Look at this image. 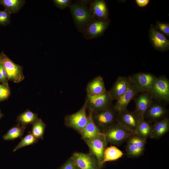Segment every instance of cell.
<instances>
[{
  "instance_id": "1",
  "label": "cell",
  "mask_w": 169,
  "mask_h": 169,
  "mask_svg": "<svg viewBox=\"0 0 169 169\" xmlns=\"http://www.w3.org/2000/svg\"><path fill=\"white\" fill-rule=\"evenodd\" d=\"M88 1H76L69 6L74 24L80 32L83 33L87 26L94 19L87 6Z\"/></svg>"
},
{
  "instance_id": "2",
  "label": "cell",
  "mask_w": 169,
  "mask_h": 169,
  "mask_svg": "<svg viewBox=\"0 0 169 169\" xmlns=\"http://www.w3.org/2000/svg\"><path fill=\"white\" fill-rule=\"evenodd\" d=\"M101 132L107 144L116 145L120 144L134 135L118 122L103 129Z\"/></svg>"
},
{
  "instance_id": "3",
  "label": "cell",
  "mask_w": 169,
  "mask_h": 169,
  "mask_svg": "<svg viewBox=\"0 0 169 169\" xmlns=\"http://www.w3.org/2000/svg\"><path fill=\"white\" fill-rule=\"evenodd\" d=\"M118 113L114 106L105 110L93 111L92 117L101 131L103 129L118 123Z\"/></svg>"
},
{
  "instance_id": "4",
  "label": "cell",
  "mask_w": 169,
  "mask_h": 169,
  "mask_svg": "<svg viewBox=\"0 0 169 169\" xmlns=\"http://www.w3.org/2000/svg\"><path fill=\"white\" fill-rule=\"evenodd\" d=\"M150 92L154 100L167 105L169 103V80L164 75L157 77Z\"/></svg>"
},
{
  "instance_id": "5",
  "label": "cell",
  "mask_w": 169,
  "mask_h": 169,
  "mask_svg": "<svg viewBox=\"0 0 169 169\" xmlns=\"http://www.w3.org/2000/svg\"><path fill=\"white\" fill-rule=\"evenodd\" d=\"M88 109L84 102L82 107L77 112L67 115L64 118V124L68 127L72 129L79 134L85 127L88 120L86 110Z\"/></svg>"
},
{
  "instance_id": "6",
  "label": "cell",
  "mask_w": 169,
  "mask_h": 169,
  "mask_svg": "<svg viewBox=\"0 0 169 169\" xmlns=\"http://www.w3.org/2000/svg\"><path fill=\"white\" fill-rule=\"evenodd\" d=\"M84 141L89 148V152L95 156L102 167L103 165V161L104 152L108 144L104 134L102 133Z\"/></svg>"
},
{
  "instance_id": "7",
  "label": "cell",
  "mask_w": 169,
  "mask_h": 169,
  "mask_svg": "<svg viewBox=\"0 0 169 169\" xmlns=\"http://www.w3.org/2000/svg\"><path fill=\"white\" fill-rule=\"evenodd\" d=\"M113 101L107 91L99 95L92 96L87 95L85 102L88 109L97 111L114 106Z\"/></svg>"
},
{
  "instance_id": "8",
  "label": "cell",
  "mask_w": 169,
  "mask_h": 169,
  "mask_svg": "<svg viewBox=\"0 0 169 169\" xmlns=\"http://www.w3.org/2000/svg\"><path fill=\"white\" fill-rule=\"evenodd\" d=\"M3 65L6 71L8 80L14 83L21 82L24 79L22 67L14 63L3 52L0 54Z\"/></svg>"
},
{
  "instance_id": "9",
  "label": "cell",
  "mask_w": 169,
  "mask_h": 169,
  "mask_svg": "<svg viewBox=\"0 0 169 169\" xmlns=\"http://www.w3.org/2000/svg\"><path fill=\"white\" fill-rule=\"evenodd\" d=\"M166 106L162 103L153 100L145 112L144 119L151 123L168 117V111Z\"/></svg>"
},
{
  "instance_id": "10",
  "label": "cell",
  "mask_w": 169,
  "mask_h": 169,
  "mask_svg": "<svg viewBox=\"0 0 169 169\" xmlns=\"http://www.w3.org/2000/svg\"><path fill=\"white\" fill-rule=\"evenodd\" d=\"M131 82L134 84L139 92L150 91L157 77L151 73L139 72L129 76Z\"/></svg>"
},
{
  "instance_id": "11",
  "label": "cell",
  "mask_w": 169,
  "mask_h": 169,
  "mask_svg": "<svg viewBox=\"0 0 169 169\" xmlns=\"http://www.w3.org/2000/svg\"><path fill=\"white\" fill-rule=\"evenodd\" d=\"M143 119L135 111H130L127 109L118 113V122L128 131L135 135L137 127Z\"/></svg>"
},
{
  "instance_id": "12",
  "label": "cell",
  "mask_w": 169,
  "mask_h": 169,
  "mask_svg": "<svg viewBox=\"0 0 169 169\" xmlns=\"http://www.w3.org/2000/svg\"><path fill=\"white\" fill-rule=\"evenodd\" d=\"M76 166L80 169H101L95 156L90 152H75L72 156Z\"/></svg>"
},
{
  "instance_id": "13",
  "label": "cell",
  "mask_w": 169,
  "mask_h": 169,
  "mask_svg": "<svg viewBox=\"0 0 169 169\" xmlns=\"http://www.w3.org/2000/svg\"><path fill=\"white\" fill-rule=\"evenodd\" d=\"M110 22L109 19L105 21L93 20L87 26L82 33L87 40L100 37L105 32Z\"/></svg>"
},
{
  "instance_id": "14",
  "label": "cell",
  "mask_w": 169,
  "mask_h": 169,
  "mask_svg": "<svg viewBox=\"0 0 169 169\" xmlns=\"http://www.w3.org/2000/svg\"><path fill=\"white\" fill-rule=\"evenodd\" d=\"M149 37L151 44L156 49L161 51L169 49V40L152 24L149 31Z\"/></svg>"
},
{
  "instance_id": "15",
  "label": "cell",
  "mask_w": 169,
  "mask_h": 169,
  "mask_svg": "<svg viewBox=\"0 0 169 169\" xmlns=\"http://www.w3.org/2000/svg\"><path fill=\"white\" fill-rule=\"evenodd\" d=\"M131 83L129 76L118 77L110 89L108 91L111 99L113 101L119 98L127 91Z\"/></svg>"
},
{
  "instance_id": "16",
  "label": "cell",
  "mask_w": 169,
  "mask_h": 169,
  "mask_svg": "<svg viewBox=\"0 0 169 169\" xmlns=\"http://www.w3.org/2000/svg\"><path fill=\"white\" fill-rule=\"evenodd\" d=\"M135 84L131 82L127 91L119 98L116 100L114 108L118 113L127 109L130 102L139 92Z\"/></svg>"
},
{
  "instance_id": "17",
  "label": "cell",
  "mask_w": 169,
  "mask_h": 169,
  "mask_svg": "<svg viewBox=\"0 0 169 169\" xmlns=\"http://www.w3.org/2000/svg\"><path fill=\"white\" fill-rule=\"evenodd\" d=\"M89 8L94 20L105 21L109 19V11L105 1L95 0L90 1Z\"/></svg>"
},
{
  "instance_id": "18",
  "label": "cell",
  "mask_w": 169,
  "mask_h": 169,
  "mask_svg": "<svg viewBox=\"0 0 169 169\" xmlns=\"http://www.w3.org/2000/svg\"><path fill=\"white\" fill-rule=\"evenodd\" d=\"M133 100L136 105L135 111L143 118L145 112L153 101L150 92H139L135 96Z\"/></svg>"
},
{
  "instance_id": "19",
  "label": "cell",
  "mask_w": 169,
  "mask_h": 169,
  "mask_svg": "<svg viewBox=\"0 0 169 169\" xmlns=\"http://www.w3.org/2000/svg\"><path fill=\"white\" fill-rule=\"evenodd\" d=\"M92 113V110L88 109L87 123L80 134L84 141L91 138L102 133L94 121Z\"/></svg>"
},
{
  "instance_id": "20",
  "label": "cell",
  "mask_w": 169,
  "mask_h": 169,
  "mask_svg": "<svg viewBox=\"0 0 169 169\" xmlns=\"http://www.w3.org/2000/svg\"><path fill=\"white\" fill-rule=\"evenodd\" d=\"M86 90L87 95L90 96L100 95L107 91L103 79L100 75L96 76L89 81Z\"/></svg>"
},
{
  "instance_id": "21",
  "label": "cell",
  "mask_w": 169,
  "mask_h": 169,
  "mask_svg": "<svg viewBox=\"0 0 169 169\" xmlns=\"http://www.w3.org/2000/svg\"><path fill=\"white\" fill-rule=\"evenodd\" d=\"M169 130V119L167 117L154 123L152 125L149 137L158 139Z\"/></svg>"
},
{
  "instance_id": "22",
  "label": "cell",
  "mask_w": 169,
  "mask_h": 169,
  "mask_svg": "<svg viewBox=\"0 0 169 169\" xmlns=\"http://www.w3.org/2000/svg\"><path fill=\"white\" fill-rule=\"evenodd\" d=\"M123 155V152L115 146L107 147L104 152L103 164L117 160Z\"/></svg>"
},
{
  "instance_id": "23",
  "label": "cell",
  "mask_w": 169,
  "mask_h": 169,
  "mask_svg": "<svg viewBox=\"0 0 169 169\" xmlns=\"http://www.w3.org/2000/svg\"><path fill=\"white\" fill-rule=\"evenodd\" d=\"M37 114L27 110L19 115L17 117L16 121L23 126L29 124H33L38 119Z\"/></svg>"
},
{
  "instance_id": "24",
  "label": "cell",
  "mask_w": 169,
  "mask_h": 169,
  "mask_svg": "<svg viewBox=\"0 0 169 169\" xmlns=\"http://www.w3.org/2000/svg\"><path fill=\"white\" fill-rule=\"evenodd\" d=\"M19 124L12 127L3 136V140L6 141L13 140L18 138H21L26 128Z\"/></svg>"
},
{
  "instance_id": "25",
  "label": "cell",
  "mask_w": 169,
  "mask_h": 169,
  "mask_svg": "<svg viewBox=\"0 0 169 169\" xmlns=\"http://www.w3.org/2000/svg\"><path fill=\"white\" fill-rule=\"evenodd\" d=\"M151 127L150 123L142 119L137 127L135 135L146 141L150 137Z\"/></svg>"
},
{
  "instance_id": "26",
  "label": "cell",
  "mask_w": 169,
  "mask_h": 169,
  "mask_svg": "<svg viewBox=\"0 0 169 169\" xmlns=\"http://www.w3.org/2000/svg\"><path fill=\"white\" fill-rule=\"evenodd\" d=\"M24 3L25 1L22 0H0V4L3 5L11 14L18 12Z\"/></svg>"
},
{
  "instance_id": "27",
  "label": "cell",
  "mask_w": 169,
  "mask_h": 169,
  "mask_svg": "<svg viewBox=\"0 0 169 169\" xmlns=\"http://www.w3.org/2000/svg\"><path fill=\"white\" fill-rule=\"evenodd\" d=\"M46 125L41 119H38L33 124L30 132L38 139H43V136Z\"/></svg>"
},
{
  "instance_id": "28",
  "label": "cell",
  "mask_w": 169,
  "mask_h": 169,
  "mask_svg": "<svg viewBox=\"0 0 169 169\" xmlns=\"http://www.w3.org/2000/svg\"><path fill=\"white\" fill-rule=\"evenodd\" d=\"M38 140V139L35 137L30 131L27 135L22 138L21 141L13 149V152H14L23 147L35 144Z\"/></svg>"
},
{
  "instance_id": "29",
  "label": "cell",
  "mask_w": 169,
  "mask_h": 169,
  "mask_svg": "<svg viewBox=\"0 0 169 169\" xmlns=\"http://www.w3.org/2000/svg\"><path fill=\"white\" fill-rule=\"evenodd\" d=\"M144 148L137 147L127 143L126 148L127 156L130 158L139 157L142 154Z\"/></svg>"
},
{
  "instance_id": "30",
  "label": "cell",
  "mask_w": 169,
  "mask_h": 169,
  "mask_svg": "<svg viewBox=\"0 0 169 169\" xmlns=\"http://www.w3.org/2000/svg\"><path fill=\"white\" fill-rule=\"evenodd\" d=\"M127 143L137 147H145L146 140L136 135H134L128 139Z\"/></svg>"
},
{
  "instance_id": "31",
  "label": "cell",
  "mask_w": 169,
  "mask_h": 169,
  "mask_svg": "<svg viewBox=\"0 0 169 169\" xmlns=\"http://www.w3.org/2000/svg\"><path fill=\"white\" fill-rule=\"evenodd\" d=\"M11 13L7 10H0V25L5 26L10 22Z\"/></svg>"
},
{
  "instance_id": "32",
  "label": "cell",
  "mask_w": 169,
  "mask_h": 169,
  "mask_svg": "<svg viewBox=\"0 0 169 169\" xmlns=\"http://www.w3.org/2000/svg\"><path fill=\"white\" fill-rule=\"evenodd\" d=\"M10 93L8 84H0V102L7 99Z\"/></svg>"
},
{
  "instance_id": "33",
  "label": "cell",
  "mask_w": 169,
  "mask_h": 169,
  "mask_svg": "<svg viewBox=\"0 0 169 169\" xmlns=\"http://www.w3.org/2000/svg\"><path fill=\"white\" fill-rule=\"evenodd\" d=\"M155 27L159 31L165 35L169 36V24L168 23L157 21Z\"/></svg>"
},
{
  "instance_id": "34",
  "label": "cell",
  "mask_w": 169,
  "mask_h": 169,
  "mask_svg": "<svg viewBox=\"0 0 169 169\" xmlns=\"http://www.w3.org/2000/svg\"><path fill=\"white\" fill-rule=\"evenodd\" d=\"M53 1L56 7L62 9L69 7L72 4L70 0H54Z\"/></svg>"
},
{
  "instance_id": "35",
  "label": "cell",
  "mask_w": 169,
  "mask_h": 169,
  "mask_svg": "<svg viewBox=\"0 0 169 169\" xmlns=\"http://www.w3.org/2000/svg\"><path fill=\"white\" fill-rule=\"evenodd\" d=\"M75 166L71 157L58 169H75Z\"/></svg>"
},
{
  "instance_id": "36",
  "label": "cell",
  "mask_w": 169,
  "mask_h": 169,
  "mask_svg": "<svg viewBox=\"0 0 169 169\" xmlns=\"http://www.w3.org/2000/svg\"><path fill=\"white\" fill-rule=\"evenodd\" d=\"M137 5L140 7H143L147 5L149 3V0H136Z\"/></svg>"
},
{
  "instance_id": "37",
  "label": "cell",
  "mask_w": 169,
  "mask_h": 169,
  "mask_svg": "<svg viewBox=\"0 0 169 169\" xmlns=\"http://www.w3.org/2000/svg\"><path fill=\"white\" fill-rule=\"evenodd\" d=\"M3 114H2L1 110H0V119L3 116Z\"/></svg>"
},
{
  "instance_id": "38",
  "label": "cell",
  "mask_w": 169,
  "mask_h": 169,
  "mask_svg": "<svg viewBox=\"0 0 169 169\" xmlns=\"http://www.w3.org/2000/svg\"><path fill=\"white\" fill-rule=\"evenodd\" d=\"M75 169H80L75 166Z\"/></svg>"
}]
</instances>
